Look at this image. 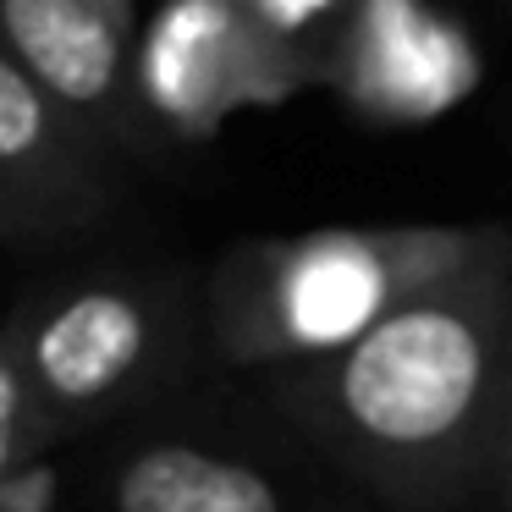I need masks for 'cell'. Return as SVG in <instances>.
<instances>
[{
	"instance_id": "cell-10",
	"label": "cell",
	"mask_w": 512,
	"mask_h": 512,
	"mask_svg": "<svg viewBox=\"0 0 512 512\" xmlns=\"http://www.w3.org/2000/svg\"><path fill=\"white\" fill-rule=\"evenodd\" d=\"M127 6H138V0H127Z\"/></svg>"
},
{
	"instance_id": "cell-5",
	"label": "cell",
	"mask_w": 512,
	"mask_h": 512,
	"mask_svg": "<svg viewBox=\"0 0 512 512\" xmlns=\"http://www.w3.org/2000/svg\"><path fill=\"white\" fill-rule=\"evenodd\" d=\"M133 28L138 6L127 0H0V56L116 149L138 144L144 127Z\"/></svg>"
},
{
	"instance_id": "cell-2",
	"label": "cell",
	"mask_w": 512,
	"mask_h": 512,
	"mask_svg": "<svg viewBox=\"0 0 512 512\" xmlns=\"http://www.w3.org/2000/svg\"><path fill=\"white\" fill-rule=\"evenodd\" d=\"M512 254L496 221L314 226L237 243L204 287V331L232 369L320 364L364 342L413 298Z\"/></svg>"
},
{
	"instance_id": "cell-9",
	"label": "cell",
	"mask_w": 512,
	"mask_h": 512,
	"mask_svg": "<svg viewBox=\"0 0 512 512\" xmlns=\"http://www.w3.org/2000/svg\"><path fill=\"white\" fill-rule=\"evenodd\" d=\"M490 507L512 512V375L501 397V435H496V479H490Z\"/></svg>"
},
{
	"instance_id": "cell-7",
	"label": "cell",
	"mask_w": 512,
	"mask_h": 512,
	"mask_svg": "<svg viewBox=\"0 0 512 512\" xmlns=\"http://www.w3.org/2000/svg\"><path fill=\"white\" fill-rule=\"evenodd\" d=\"M0 512H61V463L56 452L34 463L0 468Z\"/></svg>"
},
{
	"instance_id": "cell-8",
	"label": "cell",
	"mask_w": 512,
	"mask_h": 512,
	"mask_svg": "<svg viewBox=\"0 0 512 512\" xmlns=\"http://www.w3.org/2000/svg\"><path fill=\"white\" fill-rule=\"evenodd\" d=\"M243 6L270 28V34H281V39L292 45V39H298L303 28H309L314 17H320L325 6H331V0H243Z\"/></svg>"
},
{
	"instance_id": "cell-3",
	"label": "cell",
	"mask_w": 512,
	"mask_h": 512,
	"mask_svg": "<svg viewBox=\"0 0 512 512\" xmlns=\"http://www.w3.org/2000/svg\"><path fill=\"white\" fill-rule=\"evenodd\" d=\"M182 292L133 276H94L12 314L0 342L23 358L61 441L138 408L182 358Z\"/></svg>"
},
{
	"instance_id": "cell-4",
	"label": "cell",
	"mask_w": 512,
	"mask_h": 512,
	"mask_svg": "<svg viewBox=\"0 0 512 512\" xmlns=\"http://www.w3.org/2000/svg\"><path fill=\"white\" fill-rule=\"evenodd\" d=\"M116 144L50 100L12 56H0V237L50 248L100 226L116 204Z\"/></svg>"
},
{
	"instance_id": "cell-1",
	"label": "cell",
	"mask_w": 512,
	"mask_h": 512,
	"mask_svg": "<svg viewBox=\"0 0 512 512\" xmlns=\"http://www.w3.org/2000/svg\"><path fill=\"white\" fill-rule=\"evenodd\" d=\"M512 375V254L413 298L320 364L270 380L276 408L391 512L490 501Z\"/></svg>"
},
{
	"instance_id": "cell-6",
	"label": "cell",
	"mask_w": 512,
	"mask_h": 512,
	"mask_svg": "<svg viewBox=\"0 0 512 512\" xmlns=\"http://www.w3.org/2000/svg\"><path fill=\"white\" fill-rule=\"evenodd\" d=\"M111 512H298L265 463L193 435H155L111 468Z\"/></svg>"
}]
</instances>
